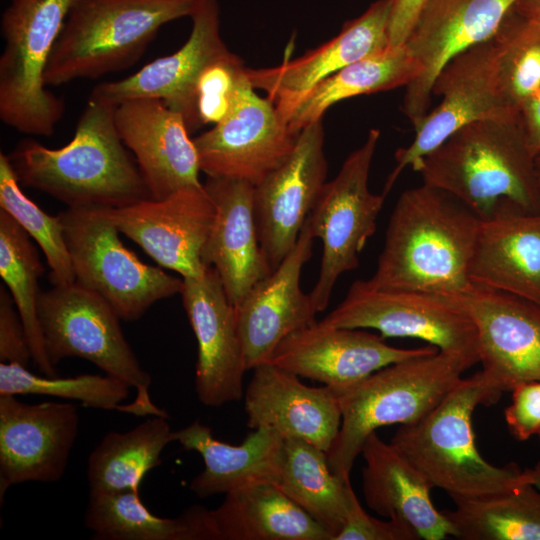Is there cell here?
Here are the masks:
<instances>
[{
  "label": "cell",
  "mask_w": 540,
  "mask_h": 540,
  "mask_svg": "<svg viewBox=\"0 0 540 540\" xmlns=\"http://www.w3.org/2000/svg\"><path fill=\"white\" fill-rule=\"evenodd\" d=\"M481 218L459 199L435 186L405 190L386 230L374 287L456 296L472 286L471 266Z\"/></svg>",
  "instance_id": "obj_1"
},
{
  "label": "cell",
  "mask_w": 540,
  "mask_h": 540,
  "mask_svg": "<svg viewBox=\"0 0 540 540\" xmlns=\"http://www.w3.org/2000/svg\"><path fill=\"white\" fill-rule=\"evenodd\" d=\"M114 110V105L90 96L65 146L20 142L8 154L20 184L71 209L120 208L152 198L118 133Z\"/></svg>",
  "instance_id": "obj_2"
},
{
  "label": "cell",
  "mask_w": 540,
  "mask_h": 540,
  "mask_svg": "<svg viewBox=\"0 0 540 540\" xmlns=\"http://www.w3.org/2000/svg\"><path fill=\"white\" fill-rule=\"evenodd\" d=\"M536 156L519 113L469 123L451 134L413 169L487 218L501 199L540 211Z\"/></svg>",
  "instance_id": "obj_3"
},
{
  "label": "cell",
  "mask_w": 540,
  "mask_h": 540,
  "mask_svg": "<svg viewBox=\"0 0 540 540\" xmlns=\"http://www.w3.org/2000/svg\"><path fill=\"white\" fill-rule=\"evenodd\" d=\"M500 396L478 371L462 378L424 418L399 425L390 443L454 502L516 489L522 485V469L516 463H489L475 444L473 412Z\"/></svg>",
  "instance_id": "obj_4"
},
{
  "label": "cell",
  "mask_w": 540,
  "mask_h": 540,
  "mask_svg": "<svg viewBox=\"0 0 540 540\" xmlns=\"http://www.w3.org/2000/svg\"><path fill=\"white\" fill-rule=\"evenodd\" d=\"M471 366L441 351L390 364L350 386L332 389L341 425L328 450L332 471L345 481L367 437L383 426L413 424L432 411Z\"/></svg>",
  "instance_id": "obj_5"
},
{
  "label": "cell",
  "mask_w": 540,
  "mask_h": 540,
  "mask_svg": "<svg viewBox=\"0 0 540 540\" xmlns=\"http://www.w3.org/2000/svg\"><path fill=\"white\" fill-rule=\"evenodd\" d=\"M198 0H73L44 82L60 86L127 69L161 27L191 17Z\"/></svg>",
  "instance_id": "obj_6"
},
{
  "label": "cell",
  "mask_w": 540,
  "mask_h": 540,
  "mask_svg": "<svg viewBox=\"0 0 540 540\" xmlns=\"http://www.w3.org/2000/svg\"><path fill=\"white\" fill-rule=\"evenodd\" d=\"M73 0H10L1 17L0 119L20 133L51 136L64 102L44 73Z\"/></svg>",
  "instance_id": "obj_7"
},
{
  "label": "cell",
  "mask_w": 540,
  "mask_h": 540,
  "mask_svg": "<svg viewBox=\"0 0 540 540\" xmlns=\"http://www.w3.org/2000/svg\"><path fill=\"white\" fill-rule=\"evenodd\" d=\"M38 316L54 366L69 357L85 359L136 390L135 400L124 405L122 412L168 418L151 401V376L127 342L119 316L102 297L76 282L53 286L41 292Z\"/></svg>",
  "instance_id": "obj_8"
},
{
  "label": "cell",
  "mask_w": 540,
  "mask_h": 540,
  "mask_svg": "<svg viewBox=\"0 0 540 540\" xmlns=\"http://www.w3.org/2000/svg\"><path fill=\"white\" fill-rule=\"evenodd\" d=\"M75 282L102 297L120 319H139L154 303L180 294L182 278L143 263L122 243L102 209L58 214Z\"/></svg>",
  "instance_id": "obj_9"
},
{
  "label": "cell",
  "mask_w": 540,
  "mask_h": 540,
  "mask_svg": "<svg viewBox=\"0 0 540 540\" xmlns=\"http://www.w3.org/2000/svg\"><path fill=\"white\" fill-rule=\"evenodd\" d=\"M319 322L334 327L371 328L384 338L420 339L471 367L480 362L475 324L451 296L377 288L367 280H356L343 301Z\"/></svg>",
  "instance_id": "obj_10"
},
{
  "label": "cell",
  "mask_w": 540,
  "mask_h": 540,
  "mask_svg": "<svg viewBox=\"0 0 540 540\" xmlns=\"http://www.w3.org/2000/svg\"><path fill=\"white\" fill-rule=\"evenodd\" d=\"M380 138L371 129L364 143L343 162L335 178L324 184L307 218L314 238L322 242L318 280L309 293L316 312L324 311L338 278L356 269L359 255L375 233L386 195L369 189V173Z\"/></svg>",
  "instance_id": "obj_11"
},
{
  "label": "cell",
  "mask_w": 540,
  "mask_h": 540,
  "mask_svg": "<svg viewBox=\"0 0 540 540\" xmlns=\"http://www.w3.org/2000/svg\"><path fill=\"white\" fill-rule=\"evenodd\" d=\"M433 95L441 97L440 103L413 124V141L395 152L396 165L382 192L386 196L405 168L414 169L461 127L517 113L507 107L503 98L494 36L453 58L435 79Z\"/></svg>",
  "instance_id": "obj_12"
},
{
  "label": "cell",
  "mask_w": 540,
  "mask_h": 540,
  "mask_svg": "<svg viewBox=\"0 0 540 540\" xmlns=\"http://www.w3.org/2000/svg\"><path fill=\"white\" fill-rule=\"evenodd\" d=\"M299 132L270 98L255 92L246 77L227 115L193 140L200 169L208 177L239 179L255 186L289 156Z\"/></svg>",
  "instance_id": "obj_13"
},
{
  "label": "cell",
  "mask_w": 540,
  "mask_h": 540,
  "mask_svg": "<svg viewBox=\"0 0 540 540\" xmlns=\"http://www.w3.org/2000/svg\"><path fill=\"white\" fill-rule=\"evenodd\" d=\"M191 19V33L180 49L121 80L101 82L90 96L114 106L137 98H157L182 114L190 133L199 129V80L210 66L234 53L221 37L218 0H198Z\"/></svg>",
  "instance_id": "obj_14"
},
{
  "label": "cell",
  "mask_w": 540,
  "mask_h": 540,
  "mask_svg": "<svg viewBox=\"0 0 540 540\" xmlns=\"http://www.w3.org/2000/svg\"><path fill=\"white\" fill-rule=\"evenodd\" d=\"M519 0H428L404 43L421 67L405 88L402 111L412 124L427 114L433 84L456 56L491 39Z\"/></svg>",
  "instance_id": "obj_15"
},
{
  "label": "cell",
  "mask_w": 540,
  "mask_h": 540,
  "mask_svg": "<svg viewBox=\"0 0 540 540\" xmlns=\"http://www.w3.org/2000/svg\"><path fill=\"white\" fill-rule=\"evenodd\" d=\"M79 411L70 402L27 404L0 395V500L25 482L59 481L79 431Z\"/></svg>",
  "instance_id": "obj_16"
},
{
  "label": "cell",
  "mask_w": 540,
  "mask_h": 540,
  "mask_svg": "<svg viewBox=\"0 0 540 540\" xmlns=\"http://www.w3.org/2000/svg\"><path fill=\"white\" fill-rule=\"evenodd\" d=\"M327 169L320 120L303 127L289 156L254 186L259 241L272 270L294 248Z\"/></svg>",
  "instance_id": "obj_17"
},
{
  "label": "cell",
  "mask_w": 540,
  "mask_h": 540,
  "mask_svg": "<svg viewBox=\"0 0 540 540\" xmlns=\"http://www.w3.org/2000/svg\"><path fill=\"white\" fill-rule=\"evenodd\" d=\"M471 316L482 372L502 395L540 380V306L511 293L473 284L451 296Z\"/></svg>",
  "instance_id": "obj_18"
},
{
  "label": "cell",
  "mask_w": 540,
  "mask_h": 540,
  "mask_svg": "<svg viewBox=\"0 0 540 540\" xmlns=\"http://www.w3.org/2000/svg\"><path fill=\"white\" fill-rule=\"evenodd\" d=\"M102 210L121 234L137 243L161 267L182 278H197L205 273L202 250L215 207L204 184L162 199L149 198Z\"/></svg>",
  "instance_id": "obj_19"
},
{
  "label": "cell",
  "mask_w": 540,
  "mask_h": 540,
  "mask_svg": "<svg viewBox=\"0 0 540 540\" xmlns=\"http://www.w3.org/2000/svg\"><path fill=\"white\" fill-rule=\"evenodd\" d=\"M182 279L180 294L197 341L198 400L212 408L239 401L247 369L235 306L213 267H207L201 277Z\"/></svg>",
  "instance_id": "obj_20"
},
{
  "label": "cell",
  "mask_w": 540,
  "mask_h": 540,
  "mask_svg": "<svg viewBox=\"0 0 540 540\" xmlns=\"http://www.w3.org/2000/svg\"><path fill=\"white\" fill-rule=\"evenodd\" d=\"M437 351L429 344L398 348L388 345L382 335L316 321L284 338L268 362L299 377L340 389L390 364Z\"/></svg>",
  "instance_id": "obj_21"
},
{
  "label": "cell",
  "mask_w": 540,
  "mask_h": 540,
  "mask_svg": "<svg viewBox=\"0 0 540 540\" xmlns=\"http://www.w3.org/2000/svg\"><path fill=\"white\" fill-rule=\"evenodd\" d=\"M114 120L152 198L203 186L198 152L181 113L160 99L137 98L116 105Z\"/></svg>",
  "instance_id": "obj_22"
},
{
  "label": "cell",
  "mask_w": 540,
  "mask_h": 540,
  "mask_svg": "<svg viewBox=\"0 0 540 540\" xmlns=\"http://www.w3.org/2000/svg\"><path fill=\"white\" fill-rule=\"evenodd\" d=\"M313 239L306 219L294 248L235 307L247 370L268 362L284 338L316 322L311 297L300 287Z\"/></svg>",
  "instance_id": "obj_23"
},
{
  "label": "cell",
  "mask_w": 540,
  "mask_h": 540,
  "mask_svg": "<svg viewBox=\"0 0 540 540\" xmlns=\"http://www.w3.org/2000/svg\"><path fill=\"white\" fill-rule=\"evenodd\" d=\"M244 392L247 426L269 427L328 452L341 425L338 398L328 386L311 387L270 362L257 365Z\"/></svg>",
  "instance_id": "obj_24"
},
{
  "label": "cell",
  "mask_w": 540,
  "mask_h": 540,
  "mask_svg": "<svg viewBox=\"0 0 540 540\" xmlns=\"http://www.w3.org/2000/svg\"><path fill=\"white\" fill-rule=\"evenodd\" d=\"M204 188L215 214L202 261L217 271L228 299L236 307L272 272L259 241L254 185L239 179L208 177Z\"/></svg>",
  "instance_id": "obj_25"
},
{
  "label": "cell",
  "mask_w": 540,
  "mask_h": 540,
  "mask_svg": "<svg viewBox=\"0 0 540 540\" xmlns=\"http://www.w3.org/2000/svg\"><path fill=\"white\" fill-rule=\"evenodd\" d=\"M471 281L540 306V211L497 202L481 220Z\"/></svg>",
  "instance_id": "obj_26"
},
{
  "label": "cell",
  "mask_w": 540,
  "mask_h": 540,
  "mask_svg": "<svg viewBox=\"0 0 540 540\" xmlns=\"http://www.w3.org/2000/svg\"><path fill=\"white\" fill-rule=\"evenodd\" d=\"M360 455L364 460L362 492L371 510L409 528L418 539L456 537L445 513L431 500L432 482L390 442L373 432Z\"/></svg>",
  "instance_id": "obj_27"
},
{
  "label": "cell",
  "mask_w": 540,
  "mask_h": 540,
  "mask_svg": "<svg viewBox=\"0 0 540 540\" xmlns=\"http://www.w3.org/2000/svg\"><path fill=\"white\" fill-rule=\"evenodd\" d=\"M394 0H376L338 35L293 60L270 68L246 67L255 89L273 102L300 95L342 68L390 46L388 26Z\"/></svg>",
  "instance_id": "obj_28"
},
{
  "label": "cell",
  "mask_w": 540,
  "mask_h": 540,
  "mask_svg": "<svg viewBox=\"0 0 540 540\" xmlns=\"http://www.w3.org/2000/svg\"><path fill=\"white\" fill-rule=\"evenodd\" d=\"M173 439L183 449L195 451L204 469L189 489L199 498L260 483L277 484L284 455L285 438L269 427L253 429L239 445L216 439L207 425L195 420L173 431Z\"/></svg>",
  "instance_id": "obj_29"
},
{
  "label": "cell",
  "mask_w": 540,
  "mask_h": 540,
  "mask_svg": "<svg viewBox=\"0 0 540 540\" xmlns=\"http://www.w3.org/2000/svg\"><path fill=\"white\" fill-rule=\"evenodd\" d=\"M205 522L208 540H332L273 483L225 494L218 507L206 509Z\"/></svg>",
  "instance_id": "obj_30"
},
{
  "label": "cell",
  "mask_w": 540,
  "mask_h": 540,
  "mask_svg": "<svg viewBox=\"0 0 540 540\" xmlns=\"http://www.w3.org/2000/svg\"><path fill=\"white\" fill-rule=\"evenodd\" d=\"M421 73L418 62L404 45L356 61L325 78L308 91L275 103L295 131L320 121L334 104L359 95L406 87Z\"/></svg>",
  "instance_id": "obj_31"
},
{
  "label": "cell",
  "mask_w": 540,
  "mask_h": 540,
  "mask_svg": "<svg viewBox=\"0 0 540 540\" xmlns=\"http://www.w3.org/2000/svg\"><path fill=\"white\" fill-rule=\"evenodd\" d=\"M206 508L189 507L178 517L152 513L140 492L123 490L89 494L84 525L99 540H208Z\"/></svg>",
  "instance_id": "obj_32"
},
{
  "label": "cell",
  "mask_w": 540,
  "mask_h": 540,
  "mask_svg": "<svg viewBox=\"0 0 540 540\" xmlns=\"http://www.w3.org/2000/svg\"><path fill=\"white\" fill-rule=\"evenodd\" d=\"M276 485L335 540L355 493L350 481L332 471L324 450L301 439H285Z\"/></svg>",
  "instance_id": "obj_33"
},
{
  "label": "cell",
  "mask_w": 540,
  "mask_h": 540,
  "mask_svg": "<svg viewBox=\"0 0 540 540\" xmlns=\"http://www.w3.org/2000/svg\"><path fill=\"white\" fill-rule=\"evenodd\" d=\"M173 441L163 416H151L126 432L107 433L88 458L89 494L140 492L145 475L160 465L162 451Z\"/></svg>",
  "instance_id": "obj_34"
},
{
  "label": "cell",
  "mask_w": 540,
  "mask_h": 540,
  "mask_svg": "<svg viewBox=\"0 0 540 540\" xmlns=\"http://www.w3.org/2000/svg\"><path fill=\"white\" fill-rule=\"evenodd\" d=\"M43 273L44 267L31 237L0 209V275L23 322L34 364L43 375L55 376L38 316L41 294L38 281Z\"/></svg>",
  "instance_id": "obj_35"
},
{
  "label": "cell",
  "mask_w": 540,
  "mask_h": 540,
  "mask_svg": "<svg viewBox=\"0 0 540 540\" xmlns=\"http://www.w3.org/2000/svg\"><path fill=\"white\" fill-rule=\"evenodd\" d=\"M443 512L464 540H540V489L525 483L490 497L456 501Z\"/></svg>",
  "instance_id": "obj_36"
},
{
  "label": "cell",
  "mask_w": 540,
  "mask_h": 540,
  "mask_svg": "<svg viewBox=\"0 0 540 540\" xmlns=\"http://www.w3.org/2000/svg\"><path fill=\"white\" fill-rule=\"evenodd\" d=\"M131 388L109 374L40 376L21 364L0 362V395L52 396L79 401L88 408L122 411V402L129 397Z\"/></svg>",
  "instance_id": "obj_37"
},
{
  "label": "cell",
  "mask_w": 540,
  "mask_h": 540,
  "mask_svg": "<svg viewBox=\"0 0 540 540\" xmlns=\"http://www.w3.org/2000/svg\"><path fill=\"white\" fill-rule=\"evenodd\" d=\"M494 37L503 98L511 111L519 113L540 89V22L514 8Z\"/></svg>",
  "instance_id": "obj_38"
},
{
  "label": "cell",
  "mask_w": 540,
  "mask_h": 540,
  "mask_svg": "<svg viewBox=\"0 0 540 540\" xmlns=\"http://www.w3.org/2000/svg\"><path fill=\"white\" fill-rule=\"evenodd\" d=\"M0 209L37 242L50 268L49 279L53 286L75 282L59 216L47 214L23 193L8 155L3 152L0 153Z\"/></svg>",
  "instance_id": "obj_39"
},
{
  "label": "cell",
  "mask_w": 540,
  "mask_h": 540,
  "mask_svg": "<svg viewBox=\"0 0 540 540\" xmlns=\"http://www.w3.org/2000/svg\"><path fill=\"white\" fill-rule=\"evenodd\" d=\"M246 77V67L236 54L213 64L203 73L197 87L201 127L216 124L227 115Z\"/></svg>",
  "instance_id": "obj_40"
},
{
  "label": "cell",
  "mask_w": 540,
  "mask_h": 540,
  "mask_svg": "<svg viewBox=\"0 0 540 540\" xmlns=\"http://www.w3.org/2000/svg\"><path fill=\"white\" fill-rule=\"evenodd\" d=\"M335 540H418V538L409 528L394 520H379L369 515L355 495L345 523Z\"/></svg>",
  "instance_id": "obj_41"
},
{
  "label": "cell",
  "mask_w": 540,
  "mask_h": 540,
  "mask_svg": "<svg viewBox=\"0 0 540 540\" xmlns=\"http://www.w3.org/2000/svg\"><path fill=\"white\" fill-rule=\"evenodd\" d=\"M512 402L505 409V421L511 435L526 441L540 431V380L516 385Z\"/></svg>",
  "instance_id": "obj_42"
},
{
  "label": "cell",
  "mask_w": 540,
  "mask_h": 540,
  "mask_svg": "<svg viewBox=\"0 0 540 540\" xmlns=\"http://www.w3.org/2000/svg\"><path fill=\"white\" fill-rule=\"evenodd\" d=\"M32 360L26 331L13 298L0 287V362L28 365Z\"/></svg>",
  "instance_id": "obj_43"
},
{
  "label": "cell",
  "mask_w": 540,
  "mask_h": 540,
  "mask_svg": "<svg viewBox=\"0 0 540 540\" xmlns=\"http://www.w3.org/2000/svg\"><path fill=\"white\" fill-rule=\"evenodd\" d=\"M427 1L394 0L388 26L390 46L404 45Z\"/></svg>",
  "instance_id": "obj_44"
},
{
  "label": "cell",
  "mask_w": 540,
  "mask_h": 540,
  "mask_svg": "<svg viewBox=\"0 0 540 540\" xmlns=\"http://www.w3.org/2000/svg\"><path fill=\"white\" fill-rule=\"evenodd\" d=\"M519 119L527 142L535 154H540V89L532 95L519 111Z\"/></svg>",
  "instance_id": "obj_45"
},
{
  "label": "cell",
  "mask_w": 540,
  "mask_h": 540,
  "mask_svg": "<svg viewBox=\"0 0 540 540\" xmlns=\"http://www.w3.org/2000/svg\"><path fill=\"white\" fill-rule=\"evenodd\" d=\"M515 10L528 19L540 22V0H519Z\"/></svg>",
  "instance_id": "obj_46"
},
{
  "label": "cell",
  "mask_w": 540,
  "mask_h": 540,
  "mask_svg": "<svg viewBox=\"0 0 540 540\" xmlns=\"http://www.w3.org/2000/svg\"><path fill=\"white\" fill-rule=\"evenodd\" d=\"M521 483H529L540 489V461L536 462L532 467L522 469Z\"/></svg>",
  "instance_id": "obj_47"
},
{
  "label": "cell",
  "mask_w": 540,
  "mask_h": 540,
  "mask_svg": "<svg viewBox=\"0 0 540 540\" xmlns=\"http://www.w3.org/2000/svg\"><path fill=\"white\" fill-rule=\"evenodd\" d=\"M536 175L538 180V185L540 188V154L536 156L535 159Z\"/></svg>",
  "instance_id": "obj_48"
},
{
  "label": "cell",
  "mask_w": 540,
  "mask_h": 540,
  "mask_svg": "<svg viewBox=\"0 0 540 540\" xmlns=\"http://www.w3.org/2000/svg\"><path fill=\"white\" fill-rule=\"evenodd\" d=\"M538 436H539V439H540V431H539V433H538Z\"/></svg>",
  "instance_id": "obj_49"
}]
</instances>
